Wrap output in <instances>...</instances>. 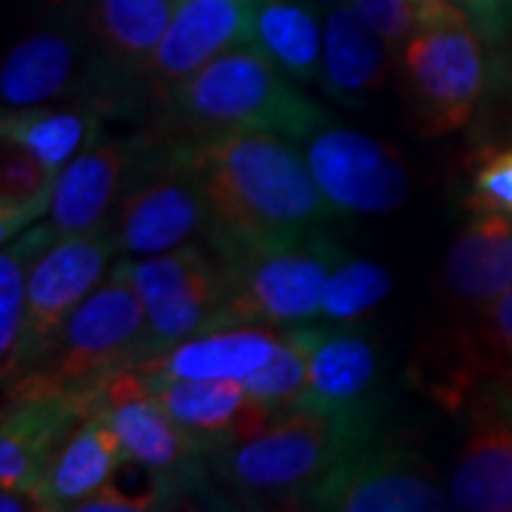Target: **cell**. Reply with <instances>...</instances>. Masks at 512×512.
<instances>
[{
  "instance_id": "obj_1",
  "label": "cell",
  "mask_w": 512,
  "mask_h": 512,
  "mask_svg": "<svg viewBox=\"0 0 512 512\" xmlns=\"http://www.w3.org/2000/svg\"><path fill=\"white\" fill-rule=\"evenodd\" d=\"M208 205L205 242L225 256L322 231L333 208L299 146L274 131L180 140Z\"/></svg>"
},
{
  "instance_id": "obj_2",
  "label": "cell",
  "mask_w": 512,
  "mask_h": 512,
  "mask_svg": "<svg viewBox=\"0 0 512 512\" xmlns=\"http://www.w3.org/2000/svg\"><path fill=\"white\" fill-rule=\"evenodd\" d=\"M376 433V416H336L288 407L259 436L205 456V478L245 507L305 510L308 495Z\"/></svg>"
},
{
  "instance_id": "obj_3",
  "label": "cell",
  "mask_w": 512,
  "mask_h": 512,
  "mask_svg": "<svg viewBox=\"0 0 512 512\" xmlns=\"http://www.w3.org/2000/svg\"><path fill=\"white\" fill-rule=\"evenodd\" d=\"M328 117L296 80L256 43H242L205 63L165 97L168 137L197 140L228 131H274L299 143Z\"/></svg>"
},
{
  "instance_id": "obj_4",
  "label": "cell",
  "mask_w": 512,
  "mask_h": 512,
  "mask_svg": "<svg viewBox=\"0 0 512 512\" xmlns=\"http://www.w3.org/2000/svg\"><path fill=\"white\" fill-rule=\"evenodd\" d=\"M146 305L131 279L114 265L63 322L49 353L3 387L74 396L86 407L114 370L146 359Z\"/></svg>"
},
{
  "instance_id": "obj_5",
  "label": "cell",
  "mask_w": 512,
  "mask_h": 512,
  "mask_svg": "<svg viewBox=\"0 0 512 512\" xmlns=\"http://www.w3.org/2000/svg\"><path fill=\"white\" fill-rule=\"evenodd\" d=\"M393 57L407 117L427 140L470 126L493 89V49L470 18L421 29Z\"/></svg>"
},
{
  "instance_id": "obj_6",
  "label": "cell",
  "mask_w": 512,
  "mask_h": 512,
  "mask_svg": "<svg viewBox=\"0 0 512 512\" xmlns=\"http://www.w3.org/2000/svg\"><path fill=\"white\" fill-rule=\"evenodd\" d=\"M342 248L322 231L308 237L225 256V302L220 328L311 325L322 311V291Z\"/></svg>"
},
{
  "instance_id": "obj_7",
  "label": "cell",
  "mask_w": 512,
  "mask_h": 512,
  "mask_svg": "<svg viewBox=\"0 0 512 512\" xmlns=\"http://www.w3.org/2000/svg\"><path fill=\"white\" fill-rule=\"evenodd\" d=\"M117 254L140 259L208 237V205L177 137H154L109 222Z\"/></svg>"
},
{
  "instance_id": "obj_8",
  "label": "cell",
  "mask_w": 512,
  "mask_h": 512,
  "mask_svg": "<svg viewBox=\"0 0 512 512\" xmlns=\"http://www.w3.org/2000/svg\"><path fill=\"white\" fill-rule=\"evenodd\" d=\"M117 265L146 305L148 356L220 328L225 262L208 242L140 259L126 256Z\"/></svg>"
},
{
  "instance_id": "obj_9",
  "label": "cell",
  "mask_w": 512,
  "mask_h": 512,
  "mask_svg": "<svg viewBox=\"0 0 512 512\" xmlns=\"http://www.w3.org/2000/svg\"><path fill=\"white\" fill-rule=\"evenodd\" d=\"M313 180L333 214H393L413 191V174L393 143L325 117L299 143Z\"/></svg>"
},
{
  "instance_id": "obj_10",
  "label": "cell",
  "mask_w": 512,
  "mask_h": 512,
  "mask_svg": "<svg viewBox=\"0 0 512 512\" xmlns=\"http://www.w3.org/2000/svg\"><path fill=\"white\" fill-rule=\"evenodd\" d=\"M305 510L439 512L453 510V498L413 447L376 430L308 495Z\"/></svg>"
},
{
  "instance_id": "obj_11",
  "label": "cell",
  "mask_w": 512,
  "mask_h": 512,
  "mask_svg": "<svg viewBox=\"0 0 512 512\" xmlns=\"http://www.w3.org/2000/svg\"><path fill=\"white\" fill-rule=\"evenodd\" d=\"M461 441L447 490L453 510L512 512V373L493 367L456 410Z\"/></svg>"
},
{
  "instance_id": "obj_12",
  "label": "cell",
  "mask_w": 512,
  "mask_h": 512,
  "mask_svg": "<svg viewBox=\"0 0 512 512\" xmlns=\"http://www.w3.org/2000/svg\"><path fill=\"white\" fill-rule=\"evenodd\" d=\"M92 97L114 111L103 72L77 18L52 20L15 40L0 66L3 111Z\"/></svg>"
},
{
  "instance_id": "obj_13",
  "label": "cell",
  "mask_w": 512,
  "mask_h": 512,
  "mask_svg": "<svg viewBox=\"0 0 512 512\" xmlns=\"http://www.w3.org/2000/svg\"><path fill=\"white\" fill-rule=\"evenodd\" d=\"M114 254L117 245L109 231H94L55 237V242L37 256L29 274L26 330L15 376L35 367L49 353L63 322L100 285V279L109 276V262Z\"/></svg>"
},
{
  "instance_id": "obj_14",
  "label": "cell",
  "mask_w": 512,
  "mask_h": 512,
  "mask_svg": "<svg viewBox=\"0 0 512 512\" xmlns=\"http://www.w3.org/2000/svg\"><path fill=\"white\" fill-rule=\"evenodd\" d=\"M242 43H254V0H177L163 40L140 72L137 92L163 106L183 80Z\"/></svg>"
},
{
  "instance_id": "obj_15",
  "label": "cell",
  "mask_w": 512,
  "mask_h": 512,
  "mask_svg": "<svg viewBox=\"0 0 512 512\" xmlns=\"http://www.w3.org/2000/svg\"><path fill=\"white\" fill-rule=\"evenodd\" d=\"M382 348L362 325H308V387L296 407L336 416H376Z\"/></svg>"
},
{
  "instance_id": "obj_16",
  "label": "cell",
  "mask_w": 512,
  "mask_h": 512,
  "mask_svg": "<svg viewBox=\"0 0 512 512\" xmlns=\"http://www.w3.org/2000/svg\"><path fill=\"white\" fill-rule=\"evenodd\" d=\"M174 12L177 0H77L74 18L97 57L114 109L140 97V72Z\"/></svg>"
},
{
  "instance_id": "obj_17",
  "label": "cell",
  "mask_w": 512,
  "mask_h": 512,
  "mask_svg": "<svg viewBox=\"0 0 512 512\" xmlns=\"http://www.w3.org/2000/svg\"><path fill=\"white\" fill-rule=\"evenodd\" d=\"M151 143V134L97 137L72 163L63 165L49 208V225L57 237L109 231L111 214L126 191L131 171Z\"/></svg>"
},
{
  "instance_id": "obj_18",
  "label": "cell",
  "mask_w": 512,
  "mask_h": 512,
  "mask_svg": "<svg viewBox=\"0 0 512 512\" xmlns=\"http://www.w3.org/2000/svg\"><path fill=\"white\" fill-rule=\"evenodd\" d=\"M128 461L140 464L151 481H157L165 507L194 498L208 487L205 450L183 424L171 419L154 396L128 402L106 413Z\"/></svg>"
},
{
  "instance_id": "obj_19",
  "label": "cell",
  "mask_w": 512,
  "mask_h": 512,
  "mask_svg": "<svg viewBox=\"0 0 512 512\" xmlns=\"http://www.w3.org/2000/svg\"><path fill=\"white\" fill-rule=\"evenodd\" d=\"M86 419L74 396L3 387L0 416V487L40 490L60 441Z\"/></svg>"
},
{
  "instance_id": "obj_20",
  "label": "cell",
  "mask_w": 512,
  "mask_h": 512,
  "mask_svg": "<svg viewBox=\"0 0 512 512\" xmlns=\"http://www.w3.org/2000/svg\"><path fill=\"white\" fill-rule=\"evenodd\" d=\"M441 265L444 302L476 322L512 291V217L501 211H467Z\"/></svg>"
},
{
  "instance_id": "obj_21",
  "label": "cell",
  "mask_w": 512,
  "mask_h": 512,
  "mask_svg": "<svg viewBox=\"0 0 512 512\" xmlns=\"http://www.w3.org/2000/svg\"><path fill=\"white\" fill-rule=\"evenodd\" d=\"M154 399L200 441L205 453L254 439L282 413L248 393L239 379H177L163 384Z\"/></svg>"
},
{
  "instance_id": "obj_22",
  "label": "cell",
  "mask_w": 512,
  "mask_h": 512,
  "mask_svg": "<svg viewBox=\"0 0 512 512\" xmlns=\"http://www.w3.org/2000/svg\"><path fill=\"white\" fill-rule=\"evenodd\" d=\"M282 328L234 325L183 339L171 348L151 353L137 365L160 390L177 379H245L274 356Z\"/></svg>"
},
{
  "instance_id": "obj_23",
  "label": "cell",
  "mask_w": 512,
  "mask_h": 512,
  "mask_svg": "<svg viewBox=\"0 0 512 512\" xmlns=\"http://www.w3.org/2000/svg\"><path fill=\"white\" fill-rule=\"evenodd\" d=\"M390 46L353 6H333L325 18V49L319 86L345 109H365L387 86Z\"/></svg>"
},
{
  "instance_id": "obj_24",
  "label": "cell",
  "mask_w": 512,
  "mask_h": 512,
  "mask_svg": "<svg viewBox=\"0 0 512 512\" xmlns=\"http://www.w3.org/2000/svg\"><path fill=\"white\" fill-rule=\"evenodd\" d=\"M123 461H128L126 450L106 416L94 413L77 421L72 433L60 441L43 478L49 510H77V504L106 484Z\"/></svg>"
},
{
  "instance_id": "obj_25",
  "label": "cell",
  "mask_w": 512,
  "mask_h": 512,
  "mask_svg": "<svg viewBox=\"0 0 512 512\" xmlns=\"http://www.w3.org/2000/svg\"><path fill=\"white\" fill-rule=\"evenodd\" d=\"M106 111L109 109L92 97L3 111L0 134L29 148L40 163L60 171L100 137V123Z\"/></svg>"
},
{
  "instance_id": "obj_26",
  "label": "cell",
  "mask_w": 512,
  "mask_h": 512,
  "mask_svg": "<svg viewBox=\"0 0 512 512\" xmlns=\"http://www.w3.org/2000/svg\"><path fill=\"white\" fill-rule=\"evenodd\" d=\"M254 43L296 83H319L325 49L319 0H254Z\"/></svg>"
},
{
  "instance_id": "obj_27",
  "label": "cell",
  "mask_w": 512,
  "mask_h": 512,
  "mask_svg": "<svg viewBox=\"0 0 512 512\" xmlns=\"http://www.w3.org/2000/svg\"><path fill=\"white\" fill-rule=\"evenodd\" d=\"M55 237V228L43 222L3 242V254H0V376L3 382H9L18 370L32 265L37 256L55 242Z\"/></svg>"
},
{
  "instance_id": "obj_28",
  "label": "cell",
  "mask_w": 512,
  "mask_h": 512,
  "mask_svg": "<svg viewBox=\"0 0 512 512\" xmlns=\"http://www.w3.org/2000/svg\"><path fill=\"white\" fill-rule=\"evenodd\" d=\"M55 168L40 163L29 148L3 137L0 146V239L9 242L40 217H49L57 183Z\"/></svg>"
},
{
  "instance_id": "obj_29",
  "label": "cell",
  "mask_w": 512,
  "mask_h": 512,
  "mask_svg": "<svg viewBox=\"0 0 512 512\" xmlns=\"http://www.w3.org/2000/svg\"><path fill=\"white\" fill-rule=\"evenodd\" d=\"M393 288L396 279L387 265L367 256L342 254L325 282L319 319L325 325H365L387 302Z\"/></svg>"
},
{
  "instance_id": "obj_30",
  "label": "cell",
  "mask_w": 512,
  "mask_h": 512,
  "mask_svg": "<svg viewBox=\"0 0 512 512\" xmlns=\"http://www.w3.org/2000/svg\"><path fill=\"white\" fill-rule=\"evenodd\" d=\"M256 399L274 404L276 410L296 407L308 387V325L279 330L274 356L242 379Z\"/></svg>"
},
{
  "instance_id": "obj_31",
  "label": "cell",
  "mask_w": 512,
  "mask_h": 512,
  "mask_svg": "<svg viewBox=\"0 0 512 512\" xmlns=\"http://www.w3.org/2000/svg\"><path fill=\"white\" fill-rule=\"evenodd\" d=\"M467 211H501L512 217V140L481 143L467 157Z\"/></svg>"
},
{
  "instance_id": "obj_32",
  "label": "cell",
  "mask_w": 512,
  "mask_h": 512,
  "mask_svg": "<svg viewBox=\"0 0 512 512\" xmlns=\"http://www.w3.org/2000/svg\"><path fill=\"white\" fill-rule=\"evenodd\" d=\"M495 365L512 373V291L470 322Z\"/></svg>"
},
{
  "instance_id": "obj_33",
  "label": "cell",
  "mask_w": 512,
  "mask_h": 512,
  "mask_svg": "<svg viewBox=\"0 0 512 512\" xmlns=\"http://www.w3.org/2000/svg\"><path fill=\"white\" fill-rule=\"evenodd\" d=\"M163 507L165 498L157 484H151L148 490H140V493H131L111 478L77 504L80 512H146L163 510Z\"/></svg>"
},
{
  "instance_id": "obj_34",
  "label": "cell",
  "mask_w": 512,
  "mask_h": 512,
  "mask_svg": "<svg viewBox=\"0 0 512 512\" xmlns=\"http://www.w3.org/2000/svg\"><path fill=\"white\" fill-rule=\"evenodd\" d=\"M487 37L490 49H501L512 37V0H456Z\"/></svg>"
},
{
  "instance_id": "obj_35",
  "label": "cell",
  "mask_w": 512,
  "mask_h": 512,
  "mask_svg": "<svg viewBox=\"0 0 512 512\" xmlns=\"http://www.w3.org/2000/svg\"><path fill=\"white\" fill-rule=\"evenodd\" d=\"M493 80H498L504 92H510L512 97V37L493 52Z\"/></svg>"
},
{
  "instance_id": "obj_36",
  "label": "cell",
  "mask_w": 512,
  "mask_h": 512,
  "mask_svg": "<svg viewBox=\"0 0 512 512\" xmlns=\"http://www.w3.org/2000/svg\"><path fill=\"white\" fill-rule=\"evenodd\" d=\"M319 3H325V6H339V3H345V0H319Z\"/></svg>"
}]
</instances>
